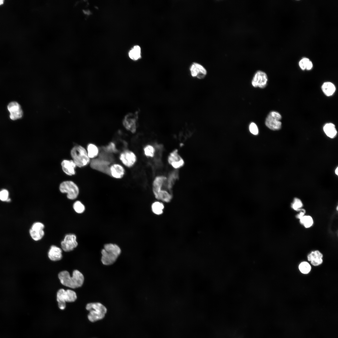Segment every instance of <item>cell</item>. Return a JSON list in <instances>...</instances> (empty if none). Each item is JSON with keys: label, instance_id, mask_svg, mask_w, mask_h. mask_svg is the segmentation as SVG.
Masks as SVG:
<instances>
[{"label": "cell", "instance_id": "cell-1", "mask_svg": "<svg viewBox=\"0 0 338 338\" xmlns=\"http://www.w3.org/2000/svg\"><path fill=\"white\" fill-rule=\"evenodd\" d=\"M58 277L63 285L73 289L81 287L84 280L83 274L77 270L73 271L72 276L67 271H61L59 273Z\"/></svg>", "mask_w": 338, "mask_h": 338}, {"label": "cell", "instance_id": "cell-2", "mask_svg": "<svg viewBox=\"0 0 338 338\" xmlns=\"http://www.w3.org/2000/svg\"><path fill=\"white\" fill-rule=\"evenodd\" d=\"M121 250L120 247L115 244L107 243L104 245V248L101 251V261L106 265L113 264L120 254Z\"/></svg>", "mask_w": 338, "mask_h": 338}, {"label": "cell", "instance_id": "cell-3", "mask_svg": "<svg viewBox=\"0 0 338 338\" xmlns=\"http://www.w3.org/2000/svg\"><path fill=\"white\" fill-rule=\"evenodd\" d=\"M86 309L89 311L88 320L94 322L103 319L107 312L106 308L100 303H91L87 304Z\"/></svg>", "mask_w": 338, "mask_h": 338}, {"label": "cell", "instance_id": "cell-4", "mask_svg": "<svg viewBox=\"0 0 338 338\" xmlns=\"http://www.w3.org/2000/svg\"><path fill=\"white\" fill-rule=\"evenodd\" d=\"M71 154L76 166L79 167L85 166L90 162L87 151L81 146L74 147L71 150Z\"/></svg>", "mask_w": 338, "mask_h": 338}, {"label": "cell", "instance_id": "cell-5", "mask_svg": "<svg viewBox=\"0 0 338 338\" xmlns=\"http://www.w3.org/2000/svg\"><path fill=\"white\" fill-rule=\"evenodd\" d=\"M77 298L76 293L72 290L59 289L57 294V300L59 308L61 310H64L66 307V302H74Z\"/></svg>", "mask_w": 338, "mask_h": 338}, {"label": "cell", "instance_id": "cell-6", "mask_svg": "<svg viewBox=\"0 0 338 338\" xmlns=\"http://www.w3.org/2000/svg\"><path fill=\"white\" fill-rule=\"evenodd\" d=\"M60 191L67 194V198L71 200L76 198L79 193V189L77 185L71 181H66L61 183L59 186Z\"/></svg>", "mask_w": 338, "mask_h": 338}, {"label": "cell", "instance_id": "cell-7", "mask_svg": "<svg viewBox=\"0 0 338 338\" xmlns=\"http://www.w3.org/2000/svg\"><path fill=\"white\" fill-rule=\"evenodd\" d=\"M281 118V115L278 112L272 111L266 117L265 121V125L272 130H279L281 127L282 123L280 121Z\"/></svg>", "mask_w": 338, "mask_h": 338}, {"label": "cell", "instance_id": "cell-8", "mask_svg": "<svg viewBox=\"0 0 338 338\" xmlns=\"http://www.w3.org/2000/svg\"><path fill=\"white\" fill-rule=\"evenodd\" d=\"M189 71L192 77L199 80L204 79L207 72L205 68L201 64L196 62L193 63L189 67Z\"/></svg>", "mask_w": 338, "mask_h": 338}, {"label": "cell", "instance_id": "cell-9", "mask_svg": "<svg viewBox=\"0 0 338 338\" xmlns=\"http://www.w3.org/2000/svg\"><path fill=\"white\" fill-rule=\"evenodd\" d=\"M268 78L267 74L264 72L258 70L254 74L251 83L254 87L264 88L267 85Z\"/></svg>", "mask_w": 338, "mask_h": 338}, {"label": "cell", "instance_id": "cell-10", "mask_svg": "<svg viewBox=\"0 0 338 338\" xmlns=\"http://www.w3.org/2000/svg\"><path fill=\"white\" fill-rule=\"evenodd\" d=\"M76 237L73 234L66 235L61 243L62 249L65 252L71 251L78 245Z\"/></svg>", "mask_w": 338, "mask_h": 338}, {"label": "cell", "instance_id": "cell-11", "mask_svg": "<svg viewBox=\"0 0 338 338\" xmlns=\"http://www.w3.org/2000/svg\"><path fill=\"white\" fill-rule=\"evenodd\" d=\"M7 108L10 113V118L12 120H16L22 117L23 111L20 105L18 102L13 101L10 103Z\"/></svg>", "mask_w": 338, "mask_h": 338}, {"label": "cell", "instance_id": "cell-12", "mask_svg": "<svg viewBox=\"0 0 338 338\" xmlns=\"http://www.w3.org/2000/svg\"><path fill=\"white\" fill-rule=\"evenodd\" d=\"M44 227V224L41 223L37 222L34 223L29 230L31 238L35 241L41 239L44 234L43 230Z\"/></svg>", "mask_w": 338, "mask_h": 338}, {"label": "cell", "instance_id": "cell-13", "mask_svg": "<svg viewBox=\"0 0 338 338\" xmlns=\"http://www.w3.org/2000/svg\"><path fill=\"white\" fill-rule=\"evenodd\" d=\"M120 159L125 165L129 167L132 166L136 160L135 154L129 150L125 151L121 153Z\"/></svg>", "mask_w": 338, "mask_h": 338}, {"label": "cell", "instance_id": "cell-14", "mask_svg": "<svg viewBox=\"0 0 338 338\" xmlns=\"http://www.w3.org/2000/svg\"><path fill=\"white\" fill-rule=\"evenodd\" d=\"M137 121L136 115L130 113L125 116L123 122V125L128 130L134 133L136 130Z\"/></svg>", "mask_w": 338, "mask_h": 338}, {"label": "cell", "instance_id": "cell-15", "mask_svg": "<svg viewBox=\"0 0 338 338\" xmlns=\"http://www.w3.org/2000/svg\"><path fill=\"white\" fill-rule=\"evenodd\" d=\"M168 161L174 168H178L182 166L184 164L183 159L176 150L171 153L168 158Z\"/></svg>", "mask_w": 338, "mask_h": 338}, {"label": "cell", "instance_id": "cell-16", "mask_svg": "<svg viewBox=\"0 0 338 338\" xmlns=\"http://www.w3.org/2000/svg\"><path fill=\"white\" fill-rule=\"evenodd\" d=\"M323 254L318 250L312 251L307 256V259L314 266H318L323 262Z\"/></svg>", "mask_w": 338, "mask_h": 338}, {"label": "cell", "instance_id": "cell-17", "mask_svg": "<svg viewBox=\"0 0 338 338\" xmlns=\"http://www.w3.org/2000/svg\"><path fill=\"white\" fill-rule=\"evenodd\" d=\"M61 166L63 170L67 175L71 176L75 174L74 168L76 166L73 160H64Z\"/></svg>", "mask_w": 338, "mask_h": 338}, {"label": "cell", "instance_id": "cell-18", "mask_svg": "<svg viewBox=\"0 0 338 338\" xmlns=\"http://www.w3.org/2000/svg\"><path fill=\"white\" fill-rule=\"evenodd\" d=\"M166 178L163 176H158L155 178L153 183V191L156 198L160 192Z\"/></svg>", "mask_w": 338, "mask_h": 338}, {"label": "cell", "instance_id": "cell-19", "mask_svg": "<svg viewBox=\"0 0 338 338\" xmlns=\"http://www.w3.org/2000/svg\"><path fill=\"white\" fill-rule=\"evenodd\" d=\"M110 175L116 178H121L123 177L125 174V170L121 165L115 164L112 165L110 167Z\"/></svg>", "mask_w": 338, "mask_h": 338}, {"label": "cell", "instance_id": "cell-20", "mask_svg": "<svg viewBox=\"0 0 338 338\" xmlns=\"http://www.w3.org/2000/svg\"><path fill=\"white\" fill-rule=\"evenodd\" d=\"M62 251L60 248L55 245H52L48 252L49 259L53 261L60 260L62 257Z\"/></svg>", "mask_w": 338, "mask_h": 338}, {"label": "cell", "instance_id": "cell-21", "mask_svg": "<svg viewBox=\"0 0 338 338\" xmlns=\"http://www.w3.org/2000/svg\"><path fill=\"white\" fill-rule=\"evenodd\" d=\"M322 90L327 96L332 95L335 92L336 88L335 85L331 82H327L324 83L321 86Z\"/></svg>", "mask_w": 338, "mask_h": 338}, {"label": "cell", "instance_id": "cell-22", "mask_svg": "<svg viewBox=\"0 0 338 338\" xmlns=\"http://www.w3.org/2000/svg\"><path fill=\"white\" fill-rule=\"evenodd\" d=\"M323 130L326 135L331 138L335 137L337 133L335 125L332 123L325 124L324 126Z\"/></svg>", "mask_w": 338, "mask_h": 338}, {"label": "cell", "instance_id": "cell-23", "mask_svg": "<svg viewBox=\"0 0 338 338\" xmlns=\"http://www.w3.org/2000/svg\"><path fill=\"white\" fill-rule=\"evenodd\" d=\"M141 49L139 46H134L129 52V55L130 58L133 60H137L141 57Z\"/></svg>", "mask_w": 338, "mask_h": 338}, {"label": "cell", "instance_id": "cell-24", "mask_svg": "<svg viewBox=\"0 0 338 338\" xmlns=\"http://www.w3.org/2000/svg\"><path fill=\"white\" fill-rule=\"evenodd\" d=\"M151 208L153 213L156 215H160L163 212L164 206L162 203L156 201L152 204Z\"/></svg>", "mask_w": 338, "mask_h": 338}, {"label": "cell", "instance_id": "cell-25", "mask_svg": "<svg viewBox=\"0 0 338 338\" xmlns=\"http://www.w3.org/2000/svg\"><path fill=\"white\" fill-rule=\"evenodd\" d=\"M178 173L177 171H174L172 173L169 175L167 180V188L171 193V191L175 181L178 178Z\"/></svg>", "mask_w": 338, "mask_h": 338}, {"label": "cell", "instance_id": "cell-26", "mask_svg": "<svg viewBox=\"0 0 338 338\" xmlns=\"http://www.w3.org/2000/svg\"><path fill=\"white\" fill-rule=\"evenodd\" d=\"M87 154L89 158H93L96 156L99 153L98 147L95 145L90 144L87 147Z\"/></svg>", "mask_w": 338, "mask_h": 338}, {"label": "cell", "instance_id": "cell-27", "mask_svg": "<svg viewBox=\"0 0 338 338\" xmlns=\"http://www.w3.org/2000/svg\"><path fill=\"white\" fill-rule=\"evenodd\" d=\"M300 220V223L306 228L310 227L313 223V219L310 216L304 215Z\"/></svg>", "mask_w": 338, "mask_h": 338}, {"label": "cell", "instance_id": "cell-28", "mask_svg": "<svg viewBox=\"0 0 338 338\" xmlns=\"http://www.w3.org/2000/svg\"><path fill=\"white\" fill-rule=\"evenodd\" d=\"M300 271L303 274H308L310 271L311 267L308 262L304 261L301 262L299 266Z\"/></svg>", "mask_w": 338, "mask_h": 338}, {"label": "cell", "instance_id": "cell-29", "mask_svg": "<svg viewBox=\"0 0 338 338\" xmlns=\"http://www.w3.org/2000/svg\"><path fill=\"white\" fill-rule=\"evenodd\" d=\"M73 207L75 211L79 213H83L85 209L84 205L79 201H76L74 203Z\"/></svg>", "mask_w": 338, "mask_h": 338}, {"label": "cell", "instance_id": "cell-30", "mask_svg": "<svg viewBox=\"0 0 338 338\" xmlns=\"http://www.w3.org/2000/svg\"><path fill=\"white\" fill-rule=\"evenodd\" d=\"M145 155L148 157H153L154 156L155 150L151 145H148L144 149Z\"/></svg>", "mask_w": 338, "mask_h": 338}, {"label": "cell", "instance_id": "cell-31", "mask_svg": "<svg viewBox=\"0 0 338 338\" xmlns=\"http://www.w3.org/2000/svg\"><path fill=\"white\" fill-rule=\"evenodd\" d=\"M303 206L302 202L299 199L295 198L293 203L291 204L292 207L295 210H299Z\"/></svg>", "mask_w": 338, "mask_h": 338}, {"label": "cell", "instance_id": "cell-32", "mask_svg": "<svg viewBox=\"0 0 338 338\" xmlns=\"http://www.w3.org/2000/svg\"><path fill=\"white\" fill-rule=\"evenodd\" d=\"M249 130L250 132L254 135H257L259 133V130L257 125L254 122L251 123L249 125Z\"/></svg>", "mask_w": 338, "mask_h": 338}, {"label": "cell", "instance_id": "cell-33", "mask_svg": "<svg viewBox=\"0 0 338 338\" xmlns=\"http://www.w3.org/2000/svg\"><path fill=\"white\" fill-rule=\"evenodd\" d=\"M8 192L5 189L0 191V200L2 201H8Z\"/></svg>", "mask_w": 338, "mask_h": 338}, {"label": "cell", "instance_id": "cell-34", "mask_svg": "<svg viewBox=\"0 0 338 338\" xmlns=\"http://www.w3.org/2000/svg\"><path fill=\"white\" fill-rule=\"evenodd\" d=\"M309 61V59L306 58H304L300 60L299 62V65L302 70H304L306 69V65Z\"/></svg>", "mask_w": 338, "mask_h": 338}, {"label": "cell", "instance_id": "cell-35", "mask_svg": "<svg viewBox=\"0 0 338 338\" xmlns=\"http://www.w3.org/2000/svg\"><path fill=\"white\" fill-rule=\"evenodd\" d=\"M305 213V211L304 209H301V211L299 214L296 215V217L300 219L304 216Z\"/></svg>", "mask_w": 338, "mask_h": 338}, {"label": "cell", "instance_id": "cell-36", "mask_svg": "<svg viewBox=\"0 0 338 338\" xmlns=\"http://www.w3.org/2000/svg\"><path fill=\"white\" fill-rule=\"evenodd\" d=\"M313 67V64L312 62L309 61L307 63L306 67V69L307 70H310L312 69Z\"/></svg>", "mask_w": 338, "mask_h": 338}, {"label": "cell", "instance_id": "cell-37", "mask_svg": "<svg viewBox=\"0 0 338 338\" xmlns=\"http://www.w3.org/2000/svg\"><path fill=\"white\" fill-rule=\"evenodd\" d=\"M335 172L336 174L338 175V167H337L335 170Z\"/></svg>", "mask_w": 338, "mask_h": 338}, {"label": "cell", "instance_id": "cell-38", "mask_svg": "<svg viewBox=\"0 0 338 338\" xmlns=\"http://www.w3.org/2000/svg\"><path fill=\"white\" fill-rule=\"evenodd\" d=\"M4 1L3 0H0V5H2L3 4Z\"/></svg>", "mask_w": 338, "mask_h": 338}, {"label": "cell", "instance_id": "cell-39", "mask_svg": "<svg viewBox=\"0 0 338 338\" xmlns=\"http://www.w3.org/2000/svg\"><path fill=\"white\" fill-rule=\"evenodd\" d=\"M336 209H337V210H338V207H337Z\"/></svg>", "mask_w": 338, "mask_h": 338}]
</instances>
